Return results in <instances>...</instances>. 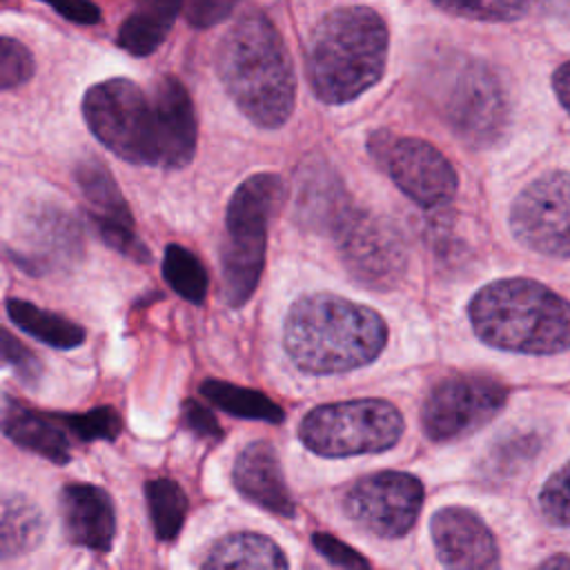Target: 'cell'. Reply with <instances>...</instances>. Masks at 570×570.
Instances as JSON below:
<instances>
[{
  "label": "cell",
  "instance_id": "obj_1",
  "mask_svg": "<svg viewBox=\"0 0 570 570\" xmlns=\"http://www.w3.org/2000/svg\"><path fill=\"white\" fill-rule=\"evenodd\" d=\"M218 78L236 107L258 127L287 122L296 100V76L281 31L263 11L243 13L216 47Z\"/></svg>",
  "mask_w": 570,
  "mask_h": 570
},
{
  "label": "cell",
  "instance_id": "obj_2",
  "mask_svg": "<svg viewBox=\"0 0 570 570\" xmlns=\"http://www.w3.org/2000/svg\"><path fill=\"white\" fill-rule=\"evenodd\" d=\"M387 341L385 321L361 303L336 294H307L292 303L283 347L309 374H338L372 363Z\"/></svg>",
  "mask_w": 570,
  "mask_h": 570
},
{
  "label": "cell",
  "instance_id": "obj_3",
  "mask_svg": "<svg viewBox=\"0 0 570 570\" xmlns=\"http://www.w3.org/2000/svg\"><path fill=\"white\" fill-rule=\"evenodd\" d=\"M387 58V27L370 7H338L309 33L305 71L314 96L343 105L379 82Z\"/></svg>",
  "mask_w": 570,
  "mask_h": 570
},
{
  "label": "cell",
  "instance_id": "obj_4",
  "mask_svg": "<svg viewBox=\"0 0 570 570\" xmlns=\"http://www.w3.org/2000/svg\"><path fill=\"white\" fill-rule=\"evenodd\" d=\"M476 336L519 354H559L570 347V303L530 278H503L470 301Z\"/></svg>",
  "mask_w": 570,
  "mask_h": 570
},
{
  "label": "cell",
  "instance_id": "obj_5",
  "mask_svg": "<svg viewBox=\"0 0 570 570\" xmlns=\"http://www.w3.org/2000/svg\"><path fill=\"white\" fill-rule=\"evenodd\" d=\"M281 191L283 185L276 174H252L234 189L227 203V238L220 249V278L225 301L232 307L245 305L261 281L267 223Z\"/></svg>",
  "mask_w": 570,
  "mask_h": 570
},
{
  "label": "cell",
  "instance_id": "obj_6",
  "mask_svg": "<svg viewBox=\"0 0 570 570\" xmlns=\"http://www.w3.org/2000/svg\"><path fill=\"white\" fill-rule=\"evenodd\" d=\"M89 131L131 165L160 167V120L154 96L127 78L91 85L82 98Z\"/></svg>",
  "mask_w": 570,
  "mask_h": 570
},
{
  "label": "cell",
  "instance_id": "obj_7",
  "mask_svg": "<svg viewBox=\"0 0 570 570\" xmlns=\"http://www.w3.org/2000/svg\"><path fill=\"white\" fill-rule=\"evenodd\" d=\"M403 434L401 412L383 399L318 405L305 414L298 439L318 456H354L390 450Z\"/></svg>",
  "mask_w": 570,
  "mask_h": 570
},
{
  "label": "cell",
  "instance_id": "obj_8",
  "mask_svg": "<svg viewBox=\"0 0 570 570\" xmlns=\"http://www.w3.org/2000/svg\"><path fill=\"white\" fill-rule=\"evenodd\" d=\"M367 149L394 185L416 205L439 207L454 196L456 171L434 145L381 129L370 136Z\"/></svg>",
  "mask_w": 570,
  "mask_h": 570
},
{
  "label": "cell",
  "instance_id": "obj_9",
  "mask_svg": "<svg viewBox=\"0 0 570 570\" xmlns=\"http://www.w3.org/2000/svg\"><path fill=\"white\" fill-rule=\"evenodd\" d=\"M9 256L33 276L69 272L85 256L80 223L67 207L53 200L31 203L18 220Z\"/></svg>",
  "mask_w": 570,
  "mask_h": 570
},
{
  "label": "cell",
  "instance_id": "obj_10",
  "mask_svg": "<svg viewBox=\"0 0 570 570\" xmlns=\"http://www.w3.org/2000/svg\"><path fill=\"white\" fill-rule=\"evenodd\" d=\"M443 118L454 134L472 145L499 138L508 122V98L499 76L483 60L465 58L445 85Z\"/></svg>",
  "mask_w": 570,
  "mask_h": 570
},
{
  "label": "cell",
  "instance_id": "obj_11",
  "mask_svg": "<svg viewBox=\"0 0 570 570\" xmlns=\"http://www.w3.org/2000/svg\"><path fill=\"white\" fill-rule=\"evenodd\" d=\"M508 390L490 376L456 374L439 381L425 396L421 423L432 441H450L492 421Z\"/></svg>",
  "mask_w": 570,
  "mask_h": 570
},
{
  "label": "cell",
  "instance_id": "obj_12",
  "mask_svg": "<svg viewBox=\"0 0 570 570\" xmlns=\"http://www.w3.org/2000/svg\"><path fill=\"white\" fill-rule=\"evenodd\" d=\"M510 227L521 245L554 258H570V174L552 171L521 189Z\"/></svg>",
  "mask_w": 570,
  "mask_h": 570
},
{
  "label": "cell",
  "instance_id": "obj_13",
  "mask_svg": "<svg viewBox=\"0 0 570 570\" xmlns=\"http://www.w3.org/2000/svg\"><path fill=\"white\" fill-rule=\"evenodd\" d=\"M423 485L405 472H376L358 479L345 494V512L376 537H403L416 521Z\"/></svg>",
  "mask_w": 570,
  "mask_h": 570
},
{
  "label": "cell",
  "instance_id": "obj_14",
  "mask_svg": "<svg viewBox=\"0 0 570 570\" xmlns=\"http://www.w3.org/2000/svg\"><path fill=\"white\" fill-rule=\"evenodd\" d=\"M347 272L367 287H392L405 272L407 252L401 234L383 218L354 209L334 236Z\"/></svg>",
  "mask_w": 570,
  "mask_h": 570
},
{
  "label": "cell",
  "instance_id": "obj_15",
  "mask_svg": "<svg viewBox=\"0 0 570 570\" xmlns=\"http://www.w3.org/2000/svg\"><path fill=\"white\" fill-rule=\"evenodd\" d=\"M73 180L100 240L136 263H147L149 249L136 234L134 216L111 171L96 158H82L73 167Z\"/></svg>",
  "mask_w": 570,
  "mask_h": 570
},
{
  "label": "cell",
  "instance_id": "obj_16",
  "mask_svg": "<svg viewBox=\"0 0 570 570\" xmlns=\"http://www.w3.org/2000/svg\"><path fill=\"white\" fill-rule=\"evenodd\" d=\"M354 209L343 180L325 160L301 165L292 194V214L301 227L336 236Z\"/></svg>",
  "mask_w": 570,
  "mask_h": 570
},
{
  "label": "cell",
  "instance_id": "obj_17",
  "mask_svg": "<svg viewBox=\"0 0 570 570\" xmlns=\"http://www.w3.org/2000/svg\"><path fill=\"white\" fill-rule=\"evenodd\" d=\"M430 532L448 570H499L497 541L472 510L441 508L430 521Z\"/></svg>",
  "mask_w": 570,
  "mask_h": 570
},
{
  "label": "cell",
  "instance_id": "obj_18",
  "mask_svg": "<svg viewBox=\"0 0 570 570\" xmlns=\"http://www.w3.org/2000/svg\"><path fill=\"white\" fill-rule=\"evenodd\" d=\"M151 96L160 120V167L180 169L191 163L198 138L191 96L176 76L158 78Z\"/></svg>",
  "mask_w": 570,
  "mask_h": 570
},
{
  "label": "cell",
  "instance_id": "obj_19",
  "mask_svg": "<svg viewBox=\"0 0 570 570\" xmlns=\"http://www.w3.org/2000/svg\"><path fill=\"white\" fill-rule=\"evenodd\" d=\"M232 481L247 501L278 517H294L296 505L287 490L278 454L267 441H254L238 452Z\"/></svg>",
  "mask_w": 570,
  "mask_h": 570
},
{
  "label": "cell",
  "instance_id": "obj_20",
  "mask_svg": "<svg viewBox=\"0 0 570 570\" xmlns=\"http://www.w3.org/2000/svg\"><path fill=\"white\" fill-rule=\"evenodd\" d=\"M60 514L71 543L109 550L116 534L111 497L91 483H69L60 492Z\"/></svg>",
  "mask_w": 570,
  "mask_h": 570
},
{
  "label": "cell",
  "instance_id": "obj_21",
  "mask_svg": "<svg viewBox=\"0 0 570 570\" xmlns=\"http://www.w3.org/2000/svg\"><path fill=\"white\" fill-rule=\"evenodd\" d=\"M58 423V414H42L9 394L0 401V432L22 450L65 465L71 459V445Z\"/></svg>",
  "mask_w": 570,
  "mask_h": 570
},
{
  "label": "cell",
  "instance_id": "obj_22",
  "mask_svg": "<svg viewBox=\"0 0 570 570\" xmlns=\"http://www.w3.org/2000/svg\"><path fill=\"white\" fill-rule=\"evenodd\" d=\"M200 570H287V559L269 537L236 532L212 546Z\"/></svg>",
  "mask_w": 570,
  "mask_h": 570
},
{
  "label": "cell",
  "instance_id": "obj_23",
  "mask_svg": "<svg viewBox=\"0 0 570 570\" xmlns=\"http://www.w3.org/2000/svg\"><path fill=\"white\" fill-rule=\"evenodd\" d=\"M47 523L40 508L22 497H0V557H20L31 552L45 537Z\"/></svg>",
  "mask_w": 570,
  "mask_h": 570
},
{
  "label": "cell",
  "instance_id": "obj_24",
  "mask_svg": "<svg viewBox=\"0 0 570 570\" xmlns=\"http://www.w3.org/2000/svg\"><path fill=\"white\" fill-rule=\"evenodd\" d=\"M9 318L29 336L42 341L56 350H71L85 343V327L73 323L67 316L56 312L42 309L24 298H9L7 301Z\"/></svg>",
  "mask_w": 570,
  "mask_h": 570
},
{
  "label": "cell",
  "instance_id": "obj_25",
  "mask_svg": "<svg viewBox=\"0 0 570 570\" xmlns=\"http://www.w3.org/2000/svg\"><path fill=\"white\" fill-rule=\"evenodd\" d=\"M180 7L169 2H149L140 4L131 11L118 29V45L131 56H149L154 53L163 40L167 38L169 29L176 22Z\"/></svg>",
  "mask_w": 570,
  "mask_h": 570
},
{
  "label": "cell",
  "instance_id": "obj_26",
  "mask_svg": "<svg viewBox=\"0 0 570 570\" xmlns=\"http://www.w3.org/2000/svg\"><path fill=\"white\" fill-rule=\"evenodd\" d=\"M200 394L218 410L240 416V419L267 421V423H281L285 419L283 407L258 390H249V387H240V385H234L227 381L209 379L200 385Z\"/></svg>",
  "mask_w": 570,
  "mask_h": 570
},
{
  "label": "cell",
  "instance_id": "obj_27",
  "mask_svg": "<svg viewBox=\"0 0 570 570\" xmlns=\"http://www.w3.org/2000/svg\"><path fill=\"white\" fill-rule=\"evenodd\" d=\"M145 499L154 532L160 541L178 537L187 517V494L174 479H154L145 483Z\"/></svg>",
  "mask_w": 570,
  "mask_h": 570
},
{
  "label": "cell",
  "instance_id": "obj_28",
  "mask_svg": "<svg viewBox=\"0 0 570 570\" xmlns=\"http://www.w3.org/2000/svg\"><path fill=\"white\" fill-rule=\"evenodd\" d=\"M163 278L185 301L200 305L207 296V272L196 254L178 243L165 247Z\"/></svg>",
  "mask_w": 570,
  "mask_h": 570
},
{
  "label": "cell",
  "instance_id": "obj_29",
  "mask_svg": "<svg viewBox=\"0 0 570 570\" xmlns=\"http://www.w3.org/2000/svg\"><path fill=\"white\" fill-rule=\"evenodd\" d=\"M58 419L82 441H114L122 430L120 414L109 405L91 407L82 414H58Z\"/></svg>",
  "mask_w": 570,
  "mask_h": 570
},
{
  "label": "cell",
  "instance_id": "obj_30",
  "mask_svg": "<svg viewBox=\"0 0 570 570\" xmlns=\"http://www.w3.org/2000/svg\"><path fill=\"white\" fill-rule=\"evenodd\" d=\"M36 71V60L29 47L20 40L0 36V91L24 85Z\"/></svg>",
  "mask_w": 570,
  "mask_h": 570
},
{
  "label": "cell",
  "instance_id": "obj_31",
  "mask_svg": "<svg viewBox=\"0 0 570 570\" xmlns=\"http://www.w3.org/2000/svg\"><path fill=\"white\" fill-rule=\"evenodd\" d=\"M539 505L550 523L570 525V463L546 481L539 494Z\"/></svg>",
  "mask_w": 570,
  "mask_h": 570
},
{
  "label": "cell",
  "instance_id": "obj_32",
  "mask_svg": "<svg viewBox=\"0 0 570 570\" xmlns=\"http://www.w3.org/2000/svg\"><path fill=\"white\" fill-rule=\"evenodd\" d=\"M0 356L7 365L13 367V372L27 383V385H36L40 379V361L36 358V354L20 341L16 338L7 327L0 325Z\"/></svg>",
  "mask_w": 570,
  "mask_h": 570
},
{
  "label": "cell",
  "instance_id": "obj_33",
  "mask_svg": "<svg viewBox=\"0 0 570 570\" xmlns=\"http://www.w3.org/2000/svg\"><path fill=\"white\" fill-rule=\"evenodd\" d=\"M441 11L474 20H514L528 11L525 2H434Z\"/></svg>",
  "mask_w": 570,
  "mask_h": 570
},
{
  "label": "cell",
  "instance_id": "obj_34",
  "mask_svg": "<svg viewBox=\"0 0 570 570\" xmlns=\"http://www.w3.org/2000/svg\"><path fill=\"white\" fill-rule=\"evenodd\" d=\"M312 543L330 563H334L341 570H372L370 561L358 550L327 532L312 534Z\"/></svg>",
  "mask_w": 570,
  "mask_h": 570
},
{
  "label": "cell",
  "instance_id": "obj_35",
  "mask_svg": "<svg viewBox=\"0 0 570 570\" xmlns=\"http://www.w3.org/2000/svg\"><path fill=\"white\" fill-rule=\"evenodd\" d=\"M180 419H183L187 430H191L194 434H198L203 439H220L223 436V430H220L216 416L194 399L183 403V416Z\"/></svg>",
  "mask_w": 570,
  "mask_h": 570
},
{
  "label": "cell",
  "instance_id": "obj_36",
  "mask_svg": "<svg viewBox=\"0 0 570 570\" xmlns=\"http://www.w3.org/2000/svg\"><path fill=\"white\" fill-rule=\"evenodd\" d=\"M234 9H236V2H229V0H198V2H191L185 11H187V20L194 27L203 29V27H214L223 22Z\"/></svg>",
  "mask_w": 570,
  "mask_h": 570
},
{
  "label": "cell",
  "instance_id": "obj_37",
  "mask_svg": "<svg viewBox=\"0 0 570 570\" xmlns=\"http://www.w3.org/2000/svg\"><path fill=\"white\" fill-rule=\"evenodd\" d=\"M51 9L56 13H60L65 20L76 22V24H96V22H100V9L94 2H87V0L51 2Z\"/></svg>",
  "mask_w": 570,
  "mask_h": 570
},
{
  "label": "cell",
  "instance_id": "obj_38",
  "mask_svg": "<svg viewBox=\"0 0 570 570\" xmlns=\"http://www.w3.org/2000/svg\"><path fill=\"white\" fill-rule=\"evenodd\" d=\"M552 87L554 94L559 98V102L566 107V111L570 114V62H563L554 76H552Z\"/></svg>",
  "mask_w": 570,
  "mask_h": 570
},
{
  "label": "cell",
  "instance_id": "obj_39",
  "mask_svg": "<svg viewBox=\"0 0 570 570\" xmlns=\"http://www.w3.org/2000/svg\"><path fill=\"white\" fill-rule=\"evenodd\" d=\"M534 570H570V557L568 554H552L546 561H541Z\"/></svg>",
  "mask_w": 570,
  "mask_h": 570
}]
</instances>
